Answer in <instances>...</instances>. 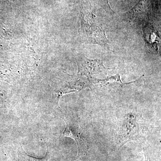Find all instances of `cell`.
<instances>
[{
    "label": "cell",
    "mask_w": 161,
    "mask_h": 161,
    "mask_svg": "<svg viewBox=\"0 0 161 161\" xmlns=\"http://www.w3.org/2000/svg\"><path fill=\"white\" fill-rule=\"evenodd\" d=\"M81 34L84 40L91 44L108 47L104 30L101 29L95 22V16L88 9L81 12Z\"/></svg>",
    "instance_id": "1"
},
{
    "label": "cell",
    "mask_w": 161,
    "mask_h": 161,
    "mask_svg": "<svg viewBox=\"0 0 161 161\" xmlns=\"http://www.w3.org/2000/svg\"><path fill=\"white\" fill-rule=\"evenodd\" d=\"M118 144L119 147L140 137V129L137 119L132 114L125 116L118 131Z\"/></svg>",
    "instance_id": "2"
},
{
    "label": "cell",
    "mask_w": 161,
    "mask_h": 161,
    "mask_svg": "<svg viewBox=\"0 0 161 161\" xmlns=\"http://www.w3.org/2000/svg\"><path fill=\"white\" fill-rule=\"evenodd\" d=\"M66 127L63 132V135L74 139L78 145V156L86 155L88 151V144L84 136L82 130L78 125L69 121L65 120Z\"/></svg>",
    "instance_id": "3"
},
{
    "label": "cell",
    "mask_w": 161,
    "mask_h": 161,
    "mask_svg": "<svg viewBox=\"0 0 161 161\" xmlns=\"http://www.w3.org/2000/svg\"><path fill=\"white\" fill-rule=\"evenodd\" d=\"M78 60V73L88 78L96 74L105 73L110 69L104 66L102 60L98 59L91 60L81 56Z\"/></svg>",
    "instance_id": "4"
},
{
    "label": "cell",
    "mask_w": 161,
    "mask_h": 161,
    "mask_svg": "<svg viewBox=\"0 0 161 161\" xmlns=\"http://www.w3.org/2000/svg\"><path fill=\"white\" fill-rule=\"evenodd\" d=\"M88 80L89 81L90 86H92V89L101 92H109L113 90L120 88L125 85L131 83V82L125 84L123 83L119 74L102 80L91 77L88 78Z\"/></svg>",
    "instance_id": "5"
},
{
    "label": "cell",
    "mask_w": 161,
    "mask_h": 161,
    "mask_svg": "<svg viewBox=\"0 0 161 161\" xmlns=\"http://www.w3.org/2000/svg\"><path fill=\"white\" fill-rule=\"evenodd\" d=\"M49 158V154L47 149L46 155L42 158H37L30 155L23 150L22 147L19 151V161H48Z\"/></svg>",
    "instance_id": "6"
},
{
    "label": "cell",
    "mask_w": 161,
    "mask_h": 161,
    "mask_svg": "<svg viewBox=\"0 0 161 161\" xmlns=\"http://www.w3.org/2000/svg\"><path fill=\"white\" fill-rule=\"evenodd\" d=\"M144 155H145V161H150V157L146 153L145 150H144Z\"/></svg>",
    "instance_id": "7"
}]
</instances>
